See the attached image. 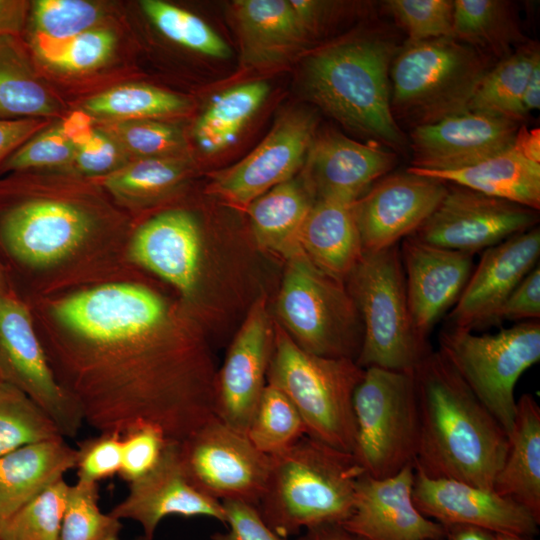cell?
Returning a JSON list of instances; mask_svg holds the SVG:
<instances>
[{
    "label": "cell",
    "instance_id": "1",
    "mask_svg": "<svg viewBox=\"0 0 540 540\" xmlns=\"http://www.w3.org/2000/svg\"><path fill=\"white\" fill-rule=\"evenodd\" d=\"M51 313L60 327L44 349L85 423L123 435L141 423L167 430L182 419L208 358L199 342L165 332L157 294L108 283L58 299Z\"/></svg>",
    "mask_w": 540,
    "mask_h": 540
},
{
    "label": "cell",
    "instance_id": "2",
    "mask_svg": "<svg viewBox=\"0 0 540 540\" xmlns=\"http://www.w3.org/2000/svg\"><path fill=\"white\" fill-rule=\"evenodd\" d=\"M420 435L414 467L493 490L508 435L449 361L430 351L413 370Z\"/></svg>",
    "mask_w": 540,
    "mask_h": 540
},
{
    "label": "cell",
    "instance_id": "3",
    "mask_svg": "<svg viewBox=\"0 0 540 540\" xmlns=\"http://www.w3.org/2000/svg\"><path fill=\"white\" fill-rule=\"evenodd\" d=\"M364 473L352 453L305 435L270 456L258 511L285 539L314 526L341 524L353 511L356 484Z\"/></svg>",
    "mask_w": 540,
    "mask_h": 540
},
{
    "label": "cell",
    "instance_id": "4",
    "mask_svg": "<svg viewBox=\"0 0 540 540\" xmlns=\"http://www.w3.org/2000/svg\"><path fill=\"white\" fill-rule=\"evenodd\" d=\"M395 54L394 42L384 36L325 47L306 63L307 92L346 127L401 147L405 137L392 113L389 78Z\"/></svg>",
    "mask_w": 540,
    "mask_h": 540
},
{
    "label": "cell",
    "instance_id": "5",
    "mask_svg": "<svg viewBox=\"0 0 540 540\" xmlns=\"http://www.w3.org/2000/svg\"><path fill=\"white\" fill-rule=\"evenodd\" d=\"M390 67L393 116L414 127L466 111L491 68L487 55L454 37L407 42Z\"/></svg>",
    "mask_w": 540,
    "mask_h": 540
},
{
    "label": "cell",
    "instance_id": "6",
    "mask_svg": "<svg viewBox=\"0 0 540 540\" xmlns=\"http://www.w3.org/2000/svg\"><path fill=\"white\" fill-rule=\"evenodd\" d=\"M364 369L348 358H327L300 348L282 328L273 340L267 383L280 389L299 412L306 435L353 453V394Z\"/></svg>",
    "mask_w": 540,
    "mask_h": 540
},
{
    "label": "cell",
    "instance_id": "7",
    "mask_svg": "<svg viewBox=\"0 0 540 540\" xmlns=\"http://www.w3.org/2000/svg\"><path fill=\"white\" fill-rule=\"evenodd\" d=\"M345 280L363 326L357 365L413 371L432 350L412 323L399 245L365 253Z\"/></svg>",
    "mask_w": 540,
    "mask_h": 540
},
{
    "label": "cell",
    "instance_id": "8",
    "mask_svg": "<svg viewBox=\"0 0 540 540\" xmlns=\"http://www.w3.org/2000/svg\"><path fill=\"white\" fill-rule=\"evenodd\" d=\"M353 456L366 474L381 479L414 465L420 421L413 371L364 369L353 394Z\"/></svg>",
    "mask_w": 540,
    "mask_h": 540
},
{
    "label": "cell",
    "instance_id": "9",
    "mask_svg": "<svg viewBox=\"0 0 540 540\" xmlns=\"http://www.w3.org/2000/svg\"><path fill=\"white\" fill-rule=\"evenodd\" d=\"M343 282L318 269L301 253L288 259L277 311L286 333L303 350L356 361L363 326Z\"/></svg>",
    "mask_w": 540,
    "mask_h": 540
},
{
    "label": "cell",
    "instance_id": "10",
    "mask_svg": "<svg viewBox=\"0 0 540 540\" xmlns=\"http://www.w3.org/2000/svg\"><path fill=\"white\" fill-rule=\"evenodd\" d=\"M438 351L508 435L516 413V383L540 360L539 322L485 335L451 327L439 335Z\"/></svg>",
    "mask_w": 540,
    "mask_h": 540
},
{
    "label": "cell",
    "instance_id": "11",
    "mask_svg": "<svg viewBox=\"0 0 540 540\" xmlns=\"http://www.w3.org/2000/svg\"><path fill=\"white\" fill-rule=\"evenodd\" d=\"M179 452L188 480L199 491L220 502L258 506L270 456L259 451L246 433L214 416L179 442Z\"/></svg>",
    "mask_w": 540,
    "mask_h": 540
},
{
    "label": "cell",
    "instance_id": "12",
    "mask_svg": "<svg viewBox=\"0 0 540 540\" xmlns=\"http://www.w3.org/2000/svg\"><path fill=\"white\" fill-rule=\"evenodd\" d=\"M0 381L37 403L64 438L78 434L81 410L57 380L27 307L7 294L0 295Z\"/></svg>",
    "mask_w": 540,
    "mask_h": 540
},
{
    "label": "cell",
    "instance_id": "13",
    "mask_svg": "<svg viewBox=\"0 0 540 540\" xmlns=\"http://www.w3.org/2000/svg\"><path fill=\"white\" fill-rule=\"evenodd\" d=\"M539 211L466 187L447 191L411 235L421 242L470 255L536 227Z\"/></svg>",
    "mask_w": 540,
    "mask_h": 540
},
{
    "label": "cell",
    "instance_id": "14",
    "mask_svg": "<svg viewBox=\"0 0 540 540\" xmlns=\"http://www.w3.org/2000/svg\"><path fill=\"white\" fill-rule=\"evenodd\" d=\"M94 219L66 201L34 199L7 211L0 236L8 252L35 269L59 266L76 256L92 237Z\"/></svg>",
    "mask_w": 540,
    "mask_h": 540
},
{
    "label": "cell",
    "instance_id": "15",
    "mask_svg": "<svg viewBox=\"0 0 540 540\" xmlns=\"http://www.w3.org/2000/svg\"><path fill=\"white\" fill-rule=\"evenodd\" d=\"M315 126L309 112L285 113L251 153L214 175L210 190L230 204L247 208L265 192L293 178L306 161Z\"/></svg>",
    "mask_w": 540,
    "mask_h": 540
},
{
    "label": "cell",
    "instance_id": "16",
    "mask_svg": "<svg viewBox=\"0 0 540 540\" xmlns=\"http://www.w3.org/2000/svg\"><path fill=\"white\" fill-rule=\"evenodd\" d=\"M447 184L406 170L380 179L354 202V215L365 253L399 245L436 209Z\"/></svg>",
    "mask_w": 540,
    "mask_h": 540
},
{
    "label": "cell",
    "instance_id": "17",
    "mask_svg": "<svg viewBox=\"0 0 540 540\" xmlns=\"http://www.w3.org/2000/svg\"><path fill=\"white\" fill-rule=\"evenodd\" d=\"M520 124L499 115L466 110L416 126L410 134V167L437 172L471 166L511 146Z\"/></svg>",
    "mask_w": 540,
    "mask_h": 540
},
{
    "label": "cell",
    "instance_id": "18",
    "mask_svg": "<svg viewBox=\"0 0 540 540\" xmlns=\"http://www.w3.org/2000/svg\"><path fill=\"white\" fill-rule=\"evenodd\" d=\"M273 340L265 301L260 298L250 309L214 380V415L240 432L246 433L267 384Z\"/></svg>",
    "mask_w": 540,
    "mask_h": 540
},
{
    "label": "cell",
    "instance_id": "19",
    "mask_svg": "<svg viewBox=\"0 0 540 540\" xmlns=\"http://www.w3.org/2000/svg\"><path fill=\"white\" fill-rule=\"evenodd\" d=\"M122 520L137 522L147 539L153 540L167 516L208 517L226 524L222 502L211 498L188 480L183 469L179 442L167 440L157 464L144 476L129 483L127 496L109 512Z\"/></svg>",
    "mask_w": 540,
    "mask_h": 540
},
{
    "label": "cell",
    "instance_id": "20",
    "mask_svg": "<svg viewBox=\"0 0 540 540\" xmlns=\"http://www.w3.org/2000/svg\"><path fill=\"white\" fill-rule=\"evenodd\" d=\"M412 497L425 517L443 526L470 525L493 533L529 537L538 534L540 523L529 511L493 490L458 480L430 478L415 468Z\"/></svg>",
    "mask_w": 540,
    "mask_h": 540
},
{
    "label": "cell",
    "instance_id": "21",
    "mask_svg": "<svg viewBox=\"0 0 540 540\" xmlns=\"http://www.w3.org/2000/svg\"><path fill=\"white\" fill-rule=\"evenodd\" d=\"M414 465L386 478L364 473L357 481L354 507L341 525L366 540H437L445 527L415 506Z\"/></svg>",
    "mask_w": 540,
    "mask_h": 540
},
{
    "label": "cell",
    "instance_id": "22",
    "mask_svg": "<svg viewBox=\"0 0 540 540\" xmlns=\"http://www.w3.org/2000/svg\"><path fill=\"white\" fill-rule=\"evenodd\" d=\"M414 329L425 342L440 317L456 303L474 268L473 255L408 236L399 245Z\"/></svg>",
    "mask_w": 540,
    "mask_h": 540
},
{
    "label": "cell",
    "instance_id": "23",
    "mask_svg": "<svg viewBox=\"0 0 540 540\" xmlns=\"http://www.w3.org/2000/svg\"><path fill=\"white\" fill-rule=\"evenodd\" d=\"M539 255L537 226L487 248L449 315L452 327L472 331L488 325L496 309L536 266Z\"/></svg>",
    "mask_w": 540,
    "mask_h": 540
},
{
    "label": "cell",
    "instance_id": "24",
    "mask_svg": "<svg viewBox=\"0 0 540 540\" xmlns=\"http://www.w3.org/2000/svg\"><path fill=\"white\" fill-rule=\"evenodd\" d=\"M305 184L317 198L355 202L395 165L392 153L327 132L314 138L306 157Z\"/></svg>",
    "mask_w": 540,
    "mask_h": 540
},
{
    "label": "cell",
    "instance_id": "25",
    "mask_svg": "<svg viewBox=\"0 0 540 540\" xmlns=\"http://www.w3.org/2000/svg\"><path fill=\"white\" fill-rule=\"evenodd\" d=\"M129 257L190 297L201 275L202 241L196 220L183 210L153 217L134 234Z\"/></svg>",
    "mask_w": 540,
    "mask_h": 540
},
{
    "label": "cell",
    "instance_id": "26",
    "mask_svg": "<svg viewBox=\"0 0 540 540\" xmlns=\"http://www.w3.org/2000/svg\"><path fill=\"white\" fill-rule=\"evenodd\" d=\"M303 254L321 271L345 281L364 255L354 202L317 198L299 233Z\"/></svg>",
    "mask_w": 540,
    "mask_h": 540
},
{
    "label": "cell",
    "instance_id": "27",
    "mask_svg": "<svg viewBox=\"0 0 540 540\" xmlns=\"http://www.w3.org/2000/svg\"><path fill=\"white\" fill-rule=\"evenodd\" d=\"M409 172L444 183L505 199L536 211L540 208V161L527 155L515 142L501 152L464 168Z\"/></svg>",
    "mask_w": 540,
    "mask_h": 540
},
{
    "label": "cell",
    "instance_id": "28",
    "mask_svg": "<svg viewBox=\"0 0 540 540\" xmlns=\"http://www.w3.org/2000/svg\"><path fill=\"white\" fill-rule=\"evenodd\" d=\"M77 450L63 437L0 456V520L27 504L76 466Z\"/></svg>",
    "mask_w": 540,
    "mask_h": 540
},
{
    "label": "cell",
    "instance_id": "29",
    "mask_svg": "<svg viewBox=\"0 0 540 540\" xmlns=\"http://www.w3.org/2000/svg\"><path fill=\"white\" fill-rule=\"evenodd\" d=\"M493 491L523 506L540 523V407L529 393L516 402L507 453Z\"/></svg>",
    "mask_w": 540,
    "mask_h": 540
},
{
    "label": "cell",
    "instance_id": "30",
    "mask_svg": "<svg viewBox=\"0 0 540 540\" xmlns=\"http://www.w3.org/2000/svg\"><path fill=\"white\" fill-rule=\"evenodd\" d=\"M245 65L270 64L285 58L308 37L284 0L234 2Z\"/></svg>",
    "mask_w": 540,
    "mask_h": 540
},
{
    "label": "cell",
    "instance_id": "31",
    "mask_svg": "<svg viewBox=\"0 0 540 540\" xmlns=\"http://www.w3.org/2000/svg\"><path fill=\"white\" fill-rule=\"evenodd\" d=\"M313 203L305 182L293 178L256 198L247 210L258 243L287 260L303 253L299 233Z\"/></svg>",
    "mask_w": 540,
    "mask_h": 540
},
{
    "label": "cell",
    "instance_id": "32",
    "mask_svg": "<svg viewBox=\"0 0 540 540\" xmlns=\"http://www.w3.org/2000/svg\"><path fill=\"white\" fill-rule=\"evenodd\" d=\"M453 37L501 59L528 41L512 2L503 0H455Z\"/></svg>",
    "mask_w": 540,
    "mask_h": 540
},
{
    "label": "cell",
    "instance_id": "33",
    "mask_svg": "<svg viewBox=\"0 0 540 540\" xmlns=\"http://www.w3.org/2000/svg\"><path fill=\"white\" fill-rule=\"evenodd\" d=\"M538 64L539 45L528 40L486 72L467 110L521 122L525 119L521 107L522 95L533 69Z\"/></svg>",
    "mask_w": 540,
    "mask_h": 540
},
{
    "label": "cell",
    "instance_id": "34",
    "mask_svg": "<svg viewBox=\"0 0 540 540\" xmlns=\"http://www.w3.org/2000/svg\"><path fill=\"white\" fill-rule=\"evenodd\" d=\"M268 92L267 83L252 81L216 96L195 125L194 134L201 149L214 153L232 144L262 105Z\"/></svg>",
    "mask_w": 540,
    "mask_h": 540
},
{
    "label": "cell",
    "instance_id": "35",
    "mask_svg": "<svg viewBox=\"0 0 540 540\" xmlns=\"http://www.w3.org/2000/svg\"><path fill=\"white\" fill-rule=\"evenodd\" d=\"M246 435L262 453L279 454L306 435L304 422L288 397L267 383L251 417Z\"/></svg>",
    "mask_w": 540,
    "mask_h": 540
},
{
    "label": "cell",
    "instance_id": "36",
    "mask_svg": "<svg viewBox=\"0 0 540 540\" xmlns=\"http://www.w3.org/2000/svg\"><path fill=\"white\" fill-rule=\"evenodd\" d=\"M187 106V100L177 94L146 84L130 83L89 98L84 103V110L89 115L127 121L176 114Z\"/></svg>",
    "mask_w": 540,
    "mask_h": 540
},
{
    "label": "cell",
    "instance_id": "37",
    "mask_svg": "<svg viewBox=\"0 0 540 540\" xmlns=\"http://www.w3.org/2000/svg\"><path fill=\"white\" fill-rule=\"evenodd\" d=\"M188 162L174 156L139 158L106 176V188L125 202L146 201L176 187L186 176Z\"/></svg>",
    "mask_w": 540,
    "mask_h": 540
},
{
    "label": "cell",
    "instance_id": "38",
    "mask_svg": "<svg viewBox=\"0 0 540 540\" xmlns=\"http://www.w3.org/2000/svg\"><path fill=\"white\" fill-rule=\"evenodd\" d=\"M60 437L56 424L37 403L18 388L0 381V456Z\"/></svg>",
    "mask_w": 540,
    "mask_h": 540
},
{
    "label": "cell",
    "instance_id": "39",
    "mask_svg": "<svg viewBox=\"0 0 540 540\" xmlns=\"http://www.w3.org/2000/svg\"><path fill=\"white\" fill-rule=\"evenodd\" d=\"M68 485L57 480L0 520V540H59Z\"/></svg>",
    "mask_w": 540,
    "mask_h": 540
},
{
    "label": "cell",
    "instance_id": "40",
    "mask_svg": "<svg viewBox=\"0 0 540 540\" xmlns=\"http://www.w3.org/2000/svg\"><path fill=\"white\" fill-rule=\"evenodd\" d=\"M98 483L68 485L59 540H120L121 520L98 505Z\"/></svg>",
    "mask_w": 540,
    "mask_h": 540
},
{
    "label": "cell",
    "instance_id": "41",
    "mask_svg": "<svg viewBox=\"0 0 540 540\" xmlns=\"http://www.w3.org/2000/svg\"><path fill=\"white\" fill-rule=\"evenodd\" d=\"M141 7L156 28L173 42L209 57L229 56L225 41L198 16L160 0H144Z\"/></svg>",
    "mask_w": 540,
    "mask_h": 540
},
{
    "label": "cell",
    "instance_id": "42",
    "mask_svg": "<svg viewBox=\"0 0 540 540\" xmlns=\"http://www.w3.org/2000/svg\"><path fill=\"white\" fill-rule=\"evenodd\" d=\"M55 111V103L46 89L10 53L0 48V119H26Z\"/></svg>",
    "mask_w": 540,
    "mask_h": 540
},
{
    "label": "cell",
    "instance_id": "43",
    "mask_svg": "<svg viewBox=\"0 0 540 540\" xmlns=\"http://www.w3.org/2000/svg\"><path fill=\"white\" fill-rule=\"evenodd\" d=\"M115 35L107 29H90L70 39L54 42L34 39L41 59L62 71L80 73L102 65L112 54Z\"/></svg>",
    "mask_w": 540,
    "mask_h": 540
},
{
    "label": "cell",
    "instance_id": "44",
    "mask_svg": "<svg viewBox=\"0 0 540 540\" xmlns=\"http://www.w3.org/2000/svg\"><path fill=\"white\" fill-rule=\"evenodd\" d=\"M102 11L83 0H38L33 2L34 39L64 41L77 36L100 20Z\"/></svg>",
    "mask_w": 540,
    "mask_h": 540
},
{
    "label": "cell",
    "instance_id": "45",
    "mask_svg": "<svg viewBox=\"0 0 540 540\" xmlns=\"http://www.w3.org/2000/svg\"><path fill=\"white\" fill-rule=\"evenodd\" d=\"M386 6L406 29L408 42L453 37L454 1L389 0Z\"/></svg>",
    "mask_w": 540,
    "mask_h": 540
},
{
    "label": "cell",
    "instance_id": "46",
    "mask_svg": "<svg viewBox=\"0 0 540 540\" xmlns=\"http://www.w3.org/2000/svg\"><path fill=\"white\" fill-rule=\"evenodd\" d=\"M124 149L140 158L171 156L184 144L175 126L151 120L119 121L106 131Z\"/></svg>",
    "mask_w": 540,
    "mask_h": 540
},
{
    "label": "cell",
    "instance_id": "47",
    "mask_svg": "<svg viewBox=\"0 0 540 540\" xmlns=\"http://www.w3.org/2000/svg\"><path fill=\"white\" fill-rule=\"evenodd\" d=\"M168 438L150 423H141L122 435L120 477L130 483L148 473L158 462Z\"/></svg>",
    "mask_w": 540,
    "mask_h": 540
},
{
    "label": "cell",
    "instance_id": "48",
    "mask_svg": "<svg viewBox=\"0 0 540 540\" xmlns=\"http://www.w3.org/2000/svg\"><path fill=\"white\" fill-rule=\"evenodd\" d=\"M76 150L60 126L53 127L22 144L5 164L12 170L62 166L72 163Z\"/></svg>",
    "mask_w": 540,
    "mask_h": 540
},
{
    "label": "cell",
    "instance_id": "49",
    "mask_svg": "<svg viewBox=\"0 0 540 540\" xmlns=\"http://www.w3.org/2000/svg\"><path fill=\"white\" fill-rule=\"evenodd\" d=\"M76 466L80 481L98 483L119 473L122 460V435L102 432L78 443Z\"/></svg>",
    "mask_w": 540,
    "mask_h": 540
},
{
    "label": "cell",
    "instance_id": "50",
    "mask_svg": "<svg viewBox=\"0 0 540 540\" xmlns=\"http://www.w3.org/2000/svg\"><path fill=\"white\" fill-rule=\"evenodd\" d=\"M71 164L83 175L107 176L125 166L124 149L107 132L94 130L77 148Z\"/></svg>",
    "mask_w": 540,
    "mask_h": 540
},
{
    "label": "cell",
    "instance_id": "51",
    "mask_svg": "<svg viewBox=\"0 0 540 540\" xmlns=\"http://www.w3.org/2000/svg\"><path fill=\"white\" fill-rule=\"evenodd\" d=\"M222 504L228 529L213 533L211 540H287L265 523L256 506L241 501H223Z\"/></svg>",
    "mask_w": 540,
    "mask_h": 540
},
{
    "label": "cell",
    "instance_id": "52",
    "mask_svg": "<svg viewBox=\"0 0 540 540\" xmlns=\"http://www.w3.org/2000/svg\"><path fill=\"white\" fill-rule=\"evenodd\" d=\"M540 317V268L535 266L512 290L489 320V324L502 321L536 320Z\"/></svg>",
    "mask_w": 540,
    "mask_h": 540
},
{
    "label": "cell",
    "instance_id": "53",
    "mask_svg": "<svg viewBox=\"0 0 540 540\" xmlns=\"http://www.w3.org/2000/svg\"><path fill=\"white\" fill-rule=\"evenodd\" d=\"M289 4L297 22L307 36L317 32L331 13V2L291 0Z\"/></svg>",
    "mask_w": 540,
    "mask_h": 540
},
{
    "label": "cell",
    "instance_id": "54",
    "mask_svg": "<svg viewBox=\"0 0 540 540\" xmlns=\"http://www.w3.org/2000/svg\"><path fill=\"white\" fill-rule=\"evenodd\" d=\"M41 126L35 119H0V160Z\"/></svg>",
    "mask_w": 540,
    "mask_h": 540
},
{
    "label": "cell",
    "instance_id": "55",
    "mask_svg": "<svg viewBox=\"0 0 540 540\" xmlns=\"http://www.w3.org/2000/svg\"><path fill=\"white\" fill-rule=\"evenodd\" d=\"M26 9L27 3L24 1L0 0V36L21 30Z\"/></svg>",
    "mask_w": 540,
    "mask_h": 540
},
{
    "label": "cell",
    "instance_id": "56",
    "mask_svg": "<svg viewBox=\"0 0 540 540\" xmlns=\"http://www.w3.org/2000/svg\"><path fill=\"white\" fill-rule=\"evenodd\" d=\"M60 128L65 136L78 148L87 141L95 129L92 127V119L86 112H74L61 125Z\"/></svg>",
    "mask_w": 540,
    "mask_h": 540
},
{
    "label": "cell",
    "instance_id": "57",
    "mask_svg": "<svg viewBox=\"0 0 540 540\" xmlns=\"http://www.w3.org/2000/svg\"><path fill=\"white\" fill-rule=\"evenodd\" d=\"M295 540H366L341 524H324L308 528Z\"/></svg>",
    "mask_w": 540,
    "mask_h": 540
},
{
    "label": "cell",
    "instance_id": "58",
    "mask_svg": "<svg viewBox=\"0 0 540 540\" xmlns=\"http://www.w3.org/2000/svg\"><path fill=\"white\" fill-rule=\"evenodd\" d=\"M540 106V64L533 69L521 99V107L526 118Z\"/></svg>",
    "mask_w": 540,
    "mask_h": 540
},
{
    "label": "cell",
    "instance_id": "59",
    "mask_svg": "<svg viewBox=\"0 0 540 540\" xmlns=\"http://www.w3.org/2000/svg\"><path fill=\"white\" fill-rule=\"evenodd\" d=\"M445 527V540H494L495 533L470 525H449Z\"/></svg>",
    "mask_w": 540,
    "mask_h": 540
},
{
    "label": "cell",
    "instance_id": "60",
    "mask_svg": "<svg viewBox=\"0 0 540 540\" xmlns=\"http://www.w3.org/2000/svg\"><path fill=\"white\" fill-rule=\"evenodd\" d=\"M494 540H534V537L509 533H495Z\"/></svg>",
    "mask_w": 540,
    "mask_h": 540
},
{
    "label": "cell",
    "instance_id": "61",
    "mask_svg": "<svg viewBox=\"0 0 540 540\" xmlns=\"http://www.w3.org/2000/svg\"><path fill=\"white\" fill-rule=\"evenodd\" d=\"M6 294L5 293V281H4V277H3V274L1 272V269H0V295H4Z\"/></svg>",
    "mask_w": 540,
    "mask_h": 540
},
{
    "label": "cell",
    "instance_id": "62",
    "mask_svg": "<svg viewBox=\"0 0 540 540\" xmlns=\"http://www.w3.org/2000/svg\"><path fill=\"white\" fill-rule=\"evenodd\" d=\"M134 540H149V539H147L144 535H141V536L135 538Z\"/></svg>",
    "mask_w": 540,
    "mask_h": 540
},
{
    "label": "cell",
    "instance_id": "63",
    "mask_svg": "<svg viewBox=\"0 0 540 540\" xmlns=\"http://www.w3.org/2000/svg\"><path fill=\"white\" fill-rule=\"evenodd\" d=\"M437 540H445L444 538H441V539H437Z\"/></svg>",
    "mask_w": 540,
    "mask_h": 540
}]
</instances>
